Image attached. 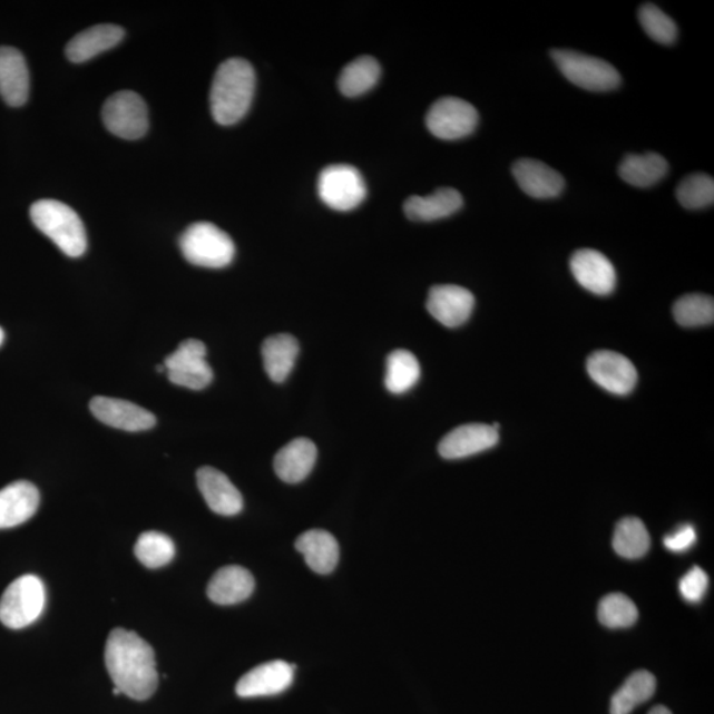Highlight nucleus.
<instances>
[{
  "label": "nucleus",
  "instance_id": "obj_38",
  "mask_svg": "<svg viewBox=\"0 0 714 714\" xmlns=\"http://www.w3.org/2000/svg\"><path fill=\"white\" fill-rule=\"evenodd\" d=\"M697 540L696 529L692 526H683L674 534L664 537V547L675 554L688 550L695 546Z\"/></svg>",
  "mask_w": 714,
  "mask_h": 714
},
{
  "label": "nucleus",
  "instance_id": "obj_21",
  "mask_svg": "<svg viewBox=\"0 0 714 714\" xmlns=\"http://www.w3.org/2000/svg\"><path fill=\"white\" fill-rule=\"evenodd\" d=\"M317 457L315 443L309 438H296L282 448L274 458V470L281 480L295 485L313 471Z\"/></svg>",
  "mask_w": 714,
  "mask_h": 714
},
{
  "label": "nucleus",
  "instance_id": "obj_11",
  "mask_svg": "<svg viewBox=\"0 0 714 714\" xmlns=\"http://www.w3.org/2000/svg\"><path fill=\"white\" fill-rule=\"evenodd\" d=\"M586 366L591 380L614 394L625 395L633 392L638 381V372L634 364L617 352H594Z\"/></svg>",
  "mask_w": 714,
  "mask_h": 714
},
{
  "label": "nucleus",
  "instance_id": "obj_13",
  "mask_svg": "<svg viewBox=\"0 0 714 714\" xmlns=\"http://www.w3.org/2000/svg\"><path fill=\"white\" fill-rule=\"evenodd\" d=\"M570 268L578 284L597 295H609L617 284L612 261L596 250H579L573 254Z\"/></svg>",
  "mask_w": 714,
  "mask_h": 714
},
{
  "label": "nucleus",
  "instance_id": "obj_5",
  "mask_svg": "<svg viewBox=\"0 0 714 714\" xmlns=\"http://www.w3.org/2000/svg\"><path fill=\"white\" fill-rule=\"evenodd\" d=\"M46 586L33 575L21 576L12 581L0 598V622L12 630L33 624L45 612Z\"/></svg>",
  "mask_w": 714,
  "mask_h": 714
},
{
  "label": "nucleus",
  "instance_id": "obj_37",
  "mask_svg": "<svg viewBox=\"0 0 714 714\" xmlns=\"http://www.w3.org/2000/svg\"><path fill=\"white\" fill-rule=\"evenodd\" d=\"M708 586V575L702 568L695 567L681 579L678 590L687 603L697 604L704 598Z\"/></svg>",
  "mask_w": 714,
  "mask_h": 714
},
{
  "label": "nucleus",
  "instance_id": "obj_27",
  "mask_svg": "<svg viewBox=\"0 0 714 714\" xmlns=\"http://www.w3.org/2000/svg\"><path fill=\"white\" fill-rule=\"evenodd\" d=\"M667 173V160L656 153L630 154L619 165L622 180L639 188L655 186Z\"/></svg>",
  "mask_w": 714,
  "mask_h": 714
},
{
  "label": "nucleus",
  "instance_id": "obj_8",
  "mask_svg": "<svg viewBox=\"0 0 714 714\" xmlns=\"http://www.w3.org/2000/svg\"><path fill=\"white\" fill-rule=\"evenodd\" d=\"M168 380L183 388L202 391L214 380V372L207 362V348L197 339L180 343L178 350L165 360Z\"/></svg>",
  "mask_w": 714,
  "mask_h": 714
},
{
  "label": "nucleus",
  "instance_id": "obj_32",
  "mask_svg": "<svg viewBox=\"0 0 714 714\" xmlns=\"http://www.w3.org/2000/svg\"><path fill=\"white\" fill-rule=\"evenodd\" d=\"M134 554L146 568L158 569L174 560L176 549L174 541L167 535L150 531L139 536Z\"/></svg>",
  "mask_w": 714,
  "mask_h": 714
},
{
  "label": "nucleus",
  "instance_id": "obj_16",
  "mask_svg": "<svg viewBox=\"0 0 714 714\" xmlns=\"http://www.w3.org/2000/svg\"><path fill=\"white\" fill-rule=\"evenodd\" d=\"M499 442L498 430L485 423L452 429L442 438L438 451L444 459H462L490 450Z\"/></svg>",
  "mask_w": 714,
  "mask_h": 714
},
{
  "label": "nucleus",
  "instance_id": "obj_14",
  "mask_svg": "<svg viewBox=\"0 0 714 714\" xmlns=\"http://www.w3.org/2000/svg\"><path fill=\"white\" fill-rule=\"evenodd\" d=\"M89 408L98 421L119 430L144 431L157 423L151 412L126 400L97 395L90 401Z\"/></svg>",
  "mask_w": 714,
  "mask_h": 714
},
{
  "label": "nucleus",
  "instance_id": "obj_36",
  "mask_svg": "<svg viewBox=\"0 0 714 714\" xmlns=\"http://www.w3.org/2000/svg\"><path fill=\"white\" fill-rule=\"evenodd\" d=\"M643 30L653 40L661 45H673L677 38V27L675 21L664 13L659 7L646 3L643 4L638 12Z\"/></svg>",
  "mask_w": 714,
  "mask_h": 714
},
{
  "label": "nucleus",
  "instance_id": "obj_15",
  "mask_svg": "<svg viewBox=\"0 0 714 714\" xmlns=\"http://www.w3.org/2000/svg\"><path fill=\"white\" fill-rule=\"evenodd\" d=\"M294 681V667L284 661L260 664L250 671L236 685V694L243 698L280 695Z\"/></svg>",
  "mask_w": 714,
  "mask_h": 714
},
{
  "label": "nucleus",
  "instance_id": "obj_22",
  "mask_svg": "<svg viewBox=\"0 0 714 714\" xmlns=\"http://www.w3.org/2000/svg\"><path fill=\"white\" fill-rule=\"evenodd\" d=\"M252 573L237 565L218 569L211 578L207 594L212 603L222 606L244 603L254 591Z\"/></svg>",
  "mask_w": 714,
  "mask_h": 714
},
{
  "label": "nucleus",
  "instance_id": "obj_35",
  "mask_svg": "<svg viewBox=\"0 0 714 714\" xmlns=\"http://www.w3.org/2000/svg\"><path fill=\"white\" fill-rule=\"evenodd\" d=\"M677 200L684 208L702 209L714 202V180L706 174H692L678 184Z\"/></svg>",
  "mask_w": 714,
  "mask_h": 714
},
{
  "label": "nucleus",
  "instance_id": "obj_6",
  "mask_svg": "<svg viewBox=\"0 0 714 714\" xmlns=\"http://www.w3.org/2000/svg\"><path fill=\"white\" fill-rule=\"evenodd\" d=\"M550 55L560 72L578 88L609 91L620 85V75L609 62L568 49H554Z\"/></svg>",
  "mask_w": 714,
  "mask_h": 714
},
{
  "label": "nucleus",
  "instance_id": "obj_26",
  "mask_svg": "<svg viewBox=\"0 0 714 714\" xmlns=\"http://www.w3.org/2000/svg\"><path fill=\"white\" fill-rule=\"evenodd\" d=\"M300 343L290 334L268 336L263 344V360L267 376L274 383H284L292 373Z\"/></svg>",
  "mask_w": 714,
  "mask_h": 714
},
{
  "label": "nucleus",
  "instance_id": "obj_17",
  "mask_svg": "<svg viewBox=\"0 0 714 714\" xmlns=\"http://www.w3.org/2000/svg\"><path fill=\"white\" fill-rule=\"evenodd\" d=\"M197 486L205 503L222 516H235L243 511V495L224 472L205 466L196 473Z\"/></svg>",
  "mask_w": 714,
  "mask_h": 714
},
{
  "label": "nucleus",
  "instance_id": "obj_40",
  "mask_svg": "<svg viewBox=\"0 0 714 714\" xmlns=\"http://www.w3.org/2000/svg\"><path fill=\"white\" fill-rule=\"evenodd\" d=\"M3 342H4V331L2 330V327H0V345H2Z\"/></svg>",
  "mask_w": 714,
  "mask_h": 714
},
{
  "label": "nucleus",
  "instance_id": "obj_19",
  "mask_svg": "<svg viewBox=\"0 0 714 714\" xmlns=\"http://www.w3.org/2000/svg\"><path fill=\"white\" fill-rule=\"evenodd\" d=\"M30 94V74L25 56L17 48L0 47V96L7 105L19 108Z\"/></svg>",
  "mask_w": 714,
  "mask_h": 714
},
{
  "label": "nucleus",
  "instance_id": "obj_39",
  "mask_svg": "<svg viewBox=\"0 0 714 714\" xmlns=\"http://www.w3.org/2000/svg\"><path fill=\"white\" fill-rule=\"evenodd\" d=\"M648 714H673L666 706L659 705L655 706L652 711H649Z\"/></svg>",
  "mask_w": 714,
  "mask_h": 714
},
{
  "label": "nucleus",
  "instance_id": "obj_23",
  "mask_svg": "<svg viewBox=\"0 0 714 714\" xmlns=\"http://www.w3.org/2000/svg\"><path fill=\"white\" fill-rule=\"evenodd\" d=\"M124 37V28L116 25L89 27L68 42L67 58L76 63L89 61L118 46Z\"/></svg>",
  "mask_w": 714,
  "mask_h": 714
},
{
  "label": "nucleus",
  "instance_id": "obj_18",
  "mask_svg": "<svg viewBox=\"0 0 714 714\" xmlns=\"http://www.w3.org/2000/svg\"><path fill=\"white\" fill-rule=\"evenodd\" d=\"M40 493L37 486L19 480L0 490V529L25 525L37 514Z\"/></svg>",
  "mask_w": 714,
  "mask_h": 714
},
{
  "label": "nucleus",
  "instance_id": "obj_33",
  "mask_svg": "<svg viewBox=\"0 0 714 714\" xmlns=\"http://www.w3.org/2000/svg\"><path fill=\"white\" fill-rule=\"evenodd\" d=\"M675 321L684 327H700L714 321V301L704 294H688L676 301Z\"/></svg>",
  "mask_w": 714,
  "mask_h": 714
},
{
  "label": "nucleus",
  "instance_id": "obj_1",
  "mask_svg": "<svg viewBox=\"0 0 714 714\" xmlns=\"http://www.w3.org/2000/svg\"><path fill=\"white\" fill-rule=\"evenodd\" d=\"M105 664L116 688L130 698L144 702L158 688L154 649L136 633L113 630L106 642Z\"/></svg>",
  "mask_w": 714,
  "mask_h": 714
},
{
  "label": "nucleus",
  "instance_id": "obj_2",
  "mask_svg": "<svg viewBox=\"0 0 714 714\" xmlns=\"http://www.w3.org/2000/svg\"><path fill=\"white\" fill-rule=\"evenodd\" d=\"M256 90V74L250 61L229 59L216 70L211 88V110L218 125H235L250 111Z\"/></svg>",
  "mask_w": 714,
  "mask_h": 714
},
{
  "label": "nucleus",
  "instance_id": "obj_24",
  "mask_svg": "<svg viewBox=\"0 0 714 714\" xmlns=\"http://www.w3.org/2000/svg\"><path fill=\"white\" fill-rule=\"evenodd\" d=\"M463 207V197L454 188H440L428 196H410L404 204L409 221L436 222L454 215Z\"/></svg>",
  "mask_w": 714,
  "mask_h": 714
},
{
  "label": "nucleus",
  "instance_id": "obj_10",
  "mask_svg": "<svg viewBox=\"0 0 714 714\" xmlns=\"http://www.w3.org/2000/svg\"><path fill=\"white\" fill-rule=\"evenodd\" d=\"M479 123L478 110L457 97H444L431 105L427 126L434 137L457 140L470 136Z\"/></svg>",
  "mask_w": 714,
  "mask_h": 714
},
{
  "label": "nucleus",
  "instance_id": "obj_25",
  "mask_svg": "<svg viewBox=\"0 0 714 714\" xmlns=\"http://www.w3.org/2000/svg\"><path fill=\"white\" fill-rule=\"evenodd\" d=\"M296 550L305 557L310 569L317 575H330L339 563V544L334 536L323 529H311L299 537Z\"/></svg>",
  "mask_w": 714,
  "mask_h": 714
},
{
  "label": "nucleus",
  "instance_id": "obj_28",
  "mask_svg": "<svg viewBox=\"0 0 714 714\" xmlns=\"http://www.w3.org/2000/svg\"><path fill=\"white\" fill-rule=\"evenodd\" d=\"M656 691V678L648 671H638L627 678L612 698V714H630L636 706L648 702Z\"/></svg>",
  "mask_w": 714,
  "mask_h": 714
},
{
  "label": "nucleus",
  "instance_id": "obj_34",
  "mask_svg": "<svg viewBox=\"0 0 714 714\" xmlns=\"http://www.w3.org/2000/svg\"><path fill=\"white\" fill-rule=\"evenodd\" d=\"M638 614L633 600L620 593L609 594L598 606V619L609 628L630 627L638 620Z\"/></svg>",
  "mask_w": 714,
  "mask_h": 714
},
{
  "label": "nucleus",
  "instance_id": "obj_20",
  "mask_svg": "<svg viewBox=\"0 0 714 714\" xmlns=\"http://www.w3.org/2000/svg\"><path fill=\"white\" fill-rule=\"evenodd\" d=\"M519 187L535 199H551L563 193L565 180L561 174L540 160L520 159L512 167Z\"/></svg>",
  "mask_w": 714,
  "mask_h": 714
},
{
  "label": "nucleus",
  "instance_id": "obj_29",
  "mask_svg": "<svg viewBox=\"0 0 714 714\" xmlns=\"http://www.w3.org/2000/svg\"><path fill=\"white\" fill-rule=\"evenodd\" d=\"M421 378L419 360L407 350L393 351L387 359L385 387L393 394L412 389Z\"/></svg>",
  "mask_w": 714,
  "mask_h": 714
},
{
  "label": "nucleus",
  "instance_id": "obj_3",
  "mask_svg": "<svg viewBox=\"0 0 714 714\" xmlns=\"http://www.w3.org/2000/svg\"><path fill=\"white\" fill-rule=\"evenodd\" d=\"M30 215L35 226L51 238L68 257H81L87 252V231L80 216L67 204L39 200L32 204Z\"/></svg>",
  "mask_w": 714,
  "mask_h": 714
},
{
  "label": "nucleus",
  "instance_id": "obj_31",
  "mask_svg": "<svg viewBox=\"0 0 714 714\" xmlns=\"http://www.w3.org/2000/svg\"><path fill=\"white\" fill-rule=\"evenodd\" d=\"M649 546H652V539L645 522L638 518H625L618 522L613 537V547L620 557L636 560L647 554Z\"/></svg>",
  "mask_w": 714,
  "mask_h": 714
},
{
  "label": "nucleus",
  "instance_id": "obj_7",
  "mask_svg": "<svg viewBox=\"0 0 714 714\" xmlns=\"http://www.w3.org/2000/svg\"><path fill=\"white\" fill-rule=\"evenodd\" d=\"M317 194L331 209L345 212L359 207L364 202L366 186L358 168L350 165H332L321 173Z\"/></svg>",
  "mask_w": 714,
  "mask_h": 714
},
{
  "label": "nucleus",
  "instance_id": "obj_4",
  "mask_svg": "<svg viewBox=\"0 0 714 714\" xmlns=\"http://www.w3.org/2000/svg\"><path fill=\"white\" fill-rule=\"evenodd\" d=\"M188 263L208 268H223L235 258L236 246L229 235L211 223L189 225L179 239Z\"/></svg>",
  "mask_w": 714,
  "mask_h": 714
},
{
  "label": "nucleus",
  "instance_id": "obj_9",
  "mask_svg": "<svg viewBox=\"0 0 714 714\" xmlns=\"http://www.w3.org/2000/svg\"><path fill=\"white\" fill-rule=\"evenodd\" d=\"M102 119L111 134L124 139H139L148 130V110L144 98L134 91L123 90L105 102Z\"/></svg>",
  "mask_w": 714,
  "mask_h": 714
},
{
  "label": "nucleus",
  "instance_id": "obj_12",
  "mask_svg": "<svg viewBox=\"0 0 714 714\" xmlns=\"http://www.w3.org/2000/svg\"><path fill=\"white\" fill-rule=\"evenodd\" d=\"M476 306L470 290L456 285H438L430 288L427 309L444 327L454 329L469 321Z\"/></svg>",
  "mask_w": 714,
  "mask_h": 714
},
{
  "label": "nucleus",
  "instance_id": "obj_30",
  "mask_svg": "<svg viewBox=\"0 0 714 714\" xmlns=\"http://www.w3.org/2000/svg\"><path fill=\"white\" fill-rule=\"evenodd\" d=\"M381 75L380 63L371 56H362L349 63L339 77V89L345 97H359L378 84Z\"/></svg>",
  "mask_w": 714,
  "mask_h": 714
}]
</instances>
